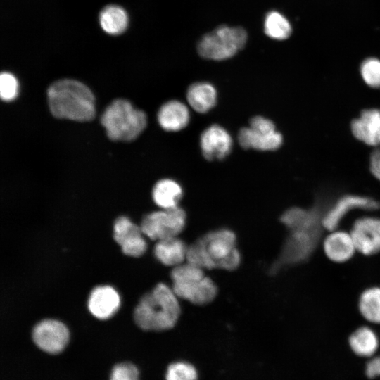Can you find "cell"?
Listing matches in <instances>:
<instances>
[{
    "label": "cell",
    "mask_w": 380,
    "mask_h": 380,
    "mask_svg": "<svg viewBox=\"0 0 380 380\" xmlns=\"http://www.w3.org/2000/svg\"><path fill=\"white\" fill-rule=\"evenodd\" d=\"M186 262L204 269L234 270L241 262L234 233L227 229L210 232L188 246Z\"/></svg>",
    "instance_id": "cell-1"
},
{
    "label": "cell",
    "mask_w": 380,
    "mask_h": 380,
    "mask_svg": "<svg viewBox=\"0 0 380 380\" xmlns=\"http://www.w3.org/2000/svg\"><path fill=\"white\" fill-rule=\"evenodd\" d=\"M48 103L52 115L58 118L88 121L95 115V99L91 91L74 80H61L47 90Z\"/></svg>",
    "instance_id": "cell-2"
},
{
    "label": "cell",
    "mask_w": 380,
    "mask_h": 380,
    "mask_svg": "<svg viewBox=\"0 0 380 380\" xmlns=\"http://www.w3.org/2000/svg\"><path fill=\"white\" fill-rule=\"evenodd\" d=\"M172 288L158 284L144 294L135 308L136 324L144 330L163 331L172 328L180 315V306Z\"/></svg>",
    "instance_id": "cell-3"
},
{
    "label": "cell",
    "mask_w": 380,
    "mask_h": 380,
    "mask_svg": "<svg viewBox=\"0 0 380 380\" xmlns=\"http://www.w3.org/2000/svg\"><path fill=\"white\" fill-rule=\"evenodd\" d=\"M171 279L176 296L195 305L208 304L217 293L216 285L203 270L187 262L174 267Z\"/></svg>",
    "instance_id": "cell-4"
},
{
    "label": "cell",
    "mask_w": 380,
    "mask_h": 380,
    "mask_svg": "<svg viewBox=\"0 0 380 380\" xmlns=\"http://www.w3.org/2000/svg\"><path fill=\"white\" fill-rule=\"evenodd\" d=\"M101 121L110 139L131 141L146 127V116L129 101L117 99L106 108Z\"/></svg>",
    "instance_id": "cell-5"
},
{
    "label": "cell",
    "mask_w": 380,
    "mask_h": 380,
    "mask_svg": "<svg viewBox=\"0 0 380 380\" xmlns=\"http://www.w3.org/2000/svg\"><path fill=\"white\" fill-rule=\"evenodd\" d=\"M246 40L247 33L242 27L222 25L201 38L198 52L204 58L222 61L242 49Z\"/></svg>",
    "instance_id": "cell-6"
},
{
    "label": "cell",
    "mask_w": 380,
    "mask_h": 380,
    "mask_svg": "<svg viewBox=\"0 0 380 380\" xmlns=\"http://www.w3.org/2000/svg\"><path fill=\"white\" fill-rule=\"evenodd\" d=\"M320 234L321 229L290 232L270 271L275 273L284 267L305 262L315 251Z\"/></svg>",
    "instance_id": "cell-7"
},
{
    "label": "cell",
    "mask_w": 380,
    "mask_h": 380,
    "mask_svg": "<svg viewBox=\"0 0 380 380\" xmlns=\"http://www.w3.org/2000/svg\"><path fill=\"white\" fill-rule=\"evenodd\" d=\"M185 224L186 213L178 206L146 215L140 227L145 236L158 241L178 236Z\"/></svg>",
    "instance_id": "cell-8"
},
{
    "label": "cell",
    "mask_w": 380,
    "mask_h": 380,
    "mask_svg": "<svg viewBox=\"0 0 380 380\" xmlns=\"http://www.w3.org/2000/svg\"><path fill=\"white\" fill-rule=\"evenodd\" d=\"M238 139L241 147L258 151L276 150L283 141L282 135L276 130L274 123L262 116L253 118L249 127L241 129Z\"/></svg>",
    "instance_id": "cell-9"
},
{
    "label": "cell",
    "mask_w": 380,
    "mask_h": 380,
    "mask_svg": "<svg viewBox=\"0 0 380 380\" xmlns=\"http://www.w3.org/2000/svg\"><path fill=\"white\" fill-rule=\"evenodd\" d=\"M380 208V203L373 198L346 194L334 202L331 207L324 212L322 224L328 231L338 229L341 221L348 212L355 210H376Z\"/></svg>",
    "instance_id": "cell-10"
},
{
    "label": "cell",
    "mask_w": 380,
    "mask_h": 380,
    "mask_svg": "<svg viewBox=\"0 0 380 380\" xmlns=\"http://www.w3.org/2000/svg\"><path fill=\"white\" fill-rule=\"evenodd\" d=\"M350 233L357 252L365 255L380 252V218L361 217L353 222Z\"/></svg>",
    "instance_id": "cell-11"
},
{
    "label": "cell",
    "mask_w": 380,
    "mask_h": 380,
    "mask_svg": "<svg viewBox=\"0 0 380 380\" xmlns=\"http://www.w3.org/2000/svg\"><path fill=\"white\" fill-rule=\"evenodd\" d=\"M32 338L35 344L48 353H58L68 342L69 331L66 326L56 319H44L34 328Z\"/></svg>",
    "instance_id": "cell-12"
},
{
    "label": "cell",
    "mask_w": 380,
    "mask_h": 380,
    "mask_svg": "<svg viewBox=\"0 0 380 380\" xmlns=\"http://www.w3.org/2000/svg\"><path fill=\"white\" fill-rule=\"evenodd\" d=\"M113 237L127 255L139 257L144 253L147 245L141 227L134 224L128 217H118L113 226Z\"/></svg>",
    "instance_id": "cell-13"
},
{
    "label": "cell",
    "mask_w": 380,
    "mask_h": 380,
    "mask_svg": "<svg viewBox=\"0 0 380 380\" xmlns=\"http://www.w3.org/2000/svg\"><path fill=\"white\" fill-rule=\"evenodd\" d=\"M229 133L218 125H213L201 134L200 146L203 156L209 160L224 158L232 148Z\"/></svg>",
    "instance_id": "cell-14"
},
{
    "label": "cell",
    "mask_w": 380,
    "mask_h": 380,
    "mask_svg": "<svg viewBox=\"0 0 380 380\" xmlns=\"http://www.w3.org/2000/svg\"><path fill=\"white\" fill-rule=\"evenodd\" d=\"M329 232L322 241L327 258L336 263L351 259L357 251L350 232L338 229Z\"/></svg>",
    "instance_id": "cell-15"
},
{
    "label": "cell",
    "mask_w": 380,
    "mask_h": 380,
    "mask_svg": "<svg viewBox=\"0 0 380 380\" xmlns=\"http://www.w3.org/2000/svg\"><path fill=\"white\" fill-rule=\"evenodd\" d=\"M351 131L359 141L372 146H380V110H364L351 122Z\"/></svg>",
    "instance_id": "cell-16"
},
{
    "label": "cell",
    "mask_w": 380,
    "mask_h": 380,
    "mask_svg": "<svg viewBox=\"0 0 380 380\" xmlns=\"http://www.w3.org/2000/svg\"><path fill=\"white\" fill-rule=\"evenodd\" d=\"M120 298L118 293L110 286H99L93 289L88 308L91 313L98 319H106L118 310Z\"/></svg>",
    "instance_id": "cell-17"
},
{
    "label": "cell",
    "mask_w": 380,
    "mask_h": 380,
    "mask_svg": "<svg viewBox=\"0 0 380 380\" xmlns=\"http://www.w3.org/2000/svg\"><path fill=\"white\" fill-rule=\"evenodd\" d=\"M324 213L319 206L311 208L294 207L286 210L281 217V222L289 232L321 229Z\"/></svg>",
    "instance_id": "cell-18"
},
{
    "label": "cell",
    "mask_w": 380,
    "mask_h": 380,
    "mask_svg": "<svg viewBox=\"0 0 380 380\" xmlns=\"http://www.w3.org/2000/svg\"><path fill=\"white\" fill-rule=\"evenodd\" d=\"M190 114L182 102L172 100L164 103L158 110V121L161 127L169 132L185 128L189 122Z\"/></svg>",
    "instance_id": "cell-19"
},
{
    "label": "cell",
    "mask_w": 380,
    "mask_h": 380,
    "mask_svg": "<svg viewBox=\"0 0 380 380\" xmlns=\"http://www.w3.org/2000/svg\"><path fill=\"white\" fill-rule=\"evenodd\" d=\"M188 246L178 236L158 241L154 247L156 258L163 265L176 267L186 260Z\"/></svg>",
    "instance_id": "cell-20"
},
{
    "label": "cell",
    "mask_w": 380,
    "mask_h": 380,
    "mask_svg": "<svg viewBox=\"0 0 380 380\" xmlns=\"http://www.w3.org/2000/svg\"><path fill=\"white\" fill-rule=\"evenodd\" d=\"M186 99L194 110L205 113L215 106L217 102V91L208 82H196L189 87Z\"/></svg>",
    "instance_id": "cell-21"
},
{
    "label": "cell",
    "mask_w": 380,
    "mask_h": 380,
    "mask_svg": "<svg viewBox=\"0 0 380 380\" xmlns=\"http://www.w3.org/2000/svg\"><path fill=\"white\" fill-rule=\"evenodd\" d=\"M183 195L180 184L170 179L158 181L154 186L152 196L155 203L162 209L178 207Z\"/></svg>",
    "instance_id": "cell-22"
},
{
    "label": "cell",
    "mask_w": 380,
    "mask_h": 380,
    "mask_svg": "<svg viewBox=\"0 0 380 380\" xmlns=\"http://www.w3.org/2000/svg\"><path fill=\"white\" fill-rule=\"evenodd\" d=\"M99 21L102 30L107 34L118 35L127 29L129 18L126 11L118 5H108L99 13Z\"/></svg>",
    "instance_id": "cell-23"
},
{
    "label": "cell",
    "mask_w": 380,
    "mask_h": 380,
    "mask_svg": "<svg viewBox=\"0 0 380 380\" xmlns=\"http://www.w3.org/2000/svg\"><path fill=\"white\" fill-rule=\"evenodd\" d=\"M379 338L370 327L362 326L353 331L349 337V345L357 355L370 357L379 347Z\"/></svg>",
    "instance_id": "cell-24"
},
{
    "label": "cell",
    "mask_w": 380,
    "mask_h": 380,
    "mask_svg": "<svg viewBox=\"0 0 380 380\" xmlns=\"http://www.w3.org/2000/svg\"><path fill=\"white\" fill-rule=\"evenodd\" d=\"M358 310L367 321L380 324V286H371L361 293Z\"/></svg>",
    "instance_id": "cell-25"
},
{
    "label": "cell",
    "mask_w": 380,
    "mask_h": 380,
    "mask_svg": "<svg viewBox=\"0 0 380 380\" xmlns=\"http://www.w3.org/2000/svg\"><path fill=\"white\" fill-rule=\"evenodd\" d=\"M264 28L265 34L274 39H285L291 33L289 22L277 11H271L266 15Z\"/></svg>",
    "instance_id": "cell-26"
},
{
    "label": "cell",
    "mask_w": 380,
    "mask_h": 380,
    "mask_svg": "<svg viewBox=\"0 0 380 380\" xmlns=\"http://www.w3.org/2000/svg\"><path fill=\"white\" fill-rule=\"evenodd\" d=\"M360 72L365 82L373 88L380 87V61L369 58L364 61L360 67Z\"/></svg>",
    "instance_id": "cell-27"
},
{
    "label": "cell",
    "mask_w": 380,
    "mask_h": 380,
    "mask_svg": "<svg viewBox=\"0 0 380 380\" xmlns=\"http://www.w3.org/2000/svg\"><path fill=\"white\" fill-rule=\"evenodd\" d=\"M165 379L166 380H197V372L193 365L184 362H177L168 367Z\"/></svg>",
    "instance_id": "cell-28"
},
{
    "label": "cell",
    "mask_w": 380,
    "mask_h": 380,
    "mask_svg": "<svg viewBox=\"0 0 380 380\" xmlns=\"http://www.w3.org/2000/svg\"><path fill=\"white\" fill-rule=\"evenodd\" d=\"M18 83L15 77L9 72L0 75V95L4 101L13 100L18 95Z\"/></svg>",
    "instance_id": "cell-29"
},
{
    "label": "cell",
    "mask_w": 380,
    "mask_h": 380,
    "mask_svg": "<svg viewBox=\"0 0 380 380\" xmlns=\"http://www.w3.org/2000/svg\"><path fill=\"white\" fill-rule=\"evenodd\" d=\"M110 380H139V371L130 363L118 364L113 367Z\"/></svg>",
    "instance_id": "cell-30"
},
{
    "label": "cell",
    "mask_w": 380,
    "mask_h": 380,
    "mask_svg": "<svg viewBox=\"0 0 380 380\" xmlns=\"http://www.w3.org/2000/svg\"><path fill=\"white\" fill-rule=\"evenodd\" d=\"M369 166L372 175L380 181V148L375 149L371 153Z\"/></svg>",
    "instance_id": "cell-31"
},
{
    "label": "cell",
    "mask_w": 380,
    "mask_h": 380,
    "mask_svg": "<svg viewBox=\"0 0 380 380\" xmlns=\"http://www.w3.org/2000/svg\"><path fill=\"white\" fill-rule=\"evenodd\" d=\"M366 374L371 379L380 376V356L375 357L367 362Z\"/></svg>",
    "instance_id": "cell-32"
}]
</instances>
